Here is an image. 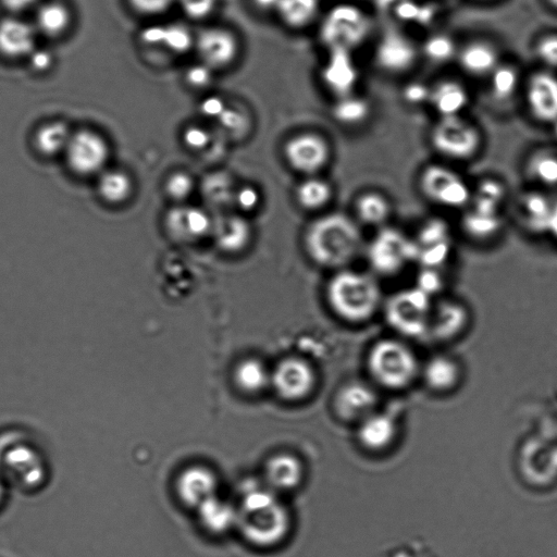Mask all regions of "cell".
I'll return each mask as SVG.
<instances>
[{"instance_id":"f546056e","label":"cell","mask_w":557,"mask_h":557,"mask_svg":"<svg viewBox=\"0 0 557 557\" xmlns=\"http://www.w3.org/2000/svg\"><path fill=\"white\" fill-rule=\"evenodd\" d=\"M320 10V0H280L277 15L289 29L303 30L316 20Z\"/></svg>"},{"instance_id":"4dcf8cb0","label":"cell","mask_w":557,"mask_h":557,"mask_svg":"<svg viewBox=\"0 0 557 557\" xmlns=\"http://www.w3.org/2000/svg\"><path fill=\"white\" fill-rule=\"evenodd\" d=\"M370 115L371 105L368 99L356 93L336 98L331 107L332 118L344 127L361 126Z\"/></svg>"},{"instance_id":"5b68a950","label":"cell","mask_w":557,"mask_h":557,"mask_svg":"<svg viewBox=\"0 0 557 557\" xmlns=\"http://www.w3.org/2000/svg\"><path fill=\"white\" fill-rule=\"evenodd\" d=\"M374 21L367 12L351 3H341L329 9L319 28L321 43L331 51L353 53L369 39Z\"/></svg>"},{"instance_id":"60d3db41","label":"cell","mask_w":557,"mask_h":557,"mask_svg":"<svg viewBox=\"0 0 557 557\" xmlns=\"http://www.w3.org/2000/svg\"><path fill=\"white\" fill-rule=\"evenodd\" d=\"M416 242L420 249L449 242V228L441 219H430L420 228Z\"/></svg>"},{"instance_id":"52a82bcc","label":"cell","mask_w":557,"mask_h":557,"mask_svg":"<svg viewBox=\"0 0 557 557\" xmlns=\"http://www.w3.org/2000/svg\"><path fill=\"white\" fill-rule=\"evenodd\" d=\"M420 247L416 240L393 227H382L367 247V259L376 274L391 277L418 261Z\"/></svg>"},{"instance_id":"ac0fdd59","label":"cell","mask_w":557,"mask_h":557,"mask_svg":"<svg viewBox=\"0 0 557 557\" xmlns=\"http://www.w3.org/2000/svg\"><path fill=\"white\" fill-rule=\"evenodd\" d=\"M217 489L216 475L203 466L185 469L177 482V492L181 502L195 509L215 497Z\"/></svg>"},{"instance_id":"7dc6e473","label":"cell","mask_w":557,"mask_h":557,"mask_svg":"<svg viewBox=\"0 0 557 557\" xmlns=\"http://www.w3.org/2000/svg\"><path fill=\"white\" fill-rule=\"evenodd\" d=\"M415 287L432 297L442 289L443 279L437 269L423 268L417 276Z\"/></svg>"},{"instance_id":"6da1fadb","label":"cell","mask_w":557,"mask_h":557,"mask_svg":"<svg viewBox=\"0 0 557 557\" xmlns=\"http://www.w3.org/2000/svg\"><path fill=\"white\" fill-rule=\"evenodd\" d=\"M304 247L309 258L323 268L348 267L363 249V233L356 220L343 213L315 219L305 231Z\"/></svg>"},{"instance_id":"e0dca14e","label":"cell","mask_w":557,"mask_h":557,"mask_svg":"<svg viewBox=\"0 0 557 557\" xmlns=\"http://www.w3.org/2000/svg\"><path fill=\"white\" fill-rule=\"evenodd\" d=\"M530 113L546 125L557 123V77L540 72L531 78L527 89Z\"/></svg>"},{"instance_id":"603a6c76","label":"cell","mask_w":557,"mask_h":557,"mask_svg":"<svg viewBox=\"0 0 557 557\" xmlns=\"http://www.w3.org/2000/svg\"><path fill=\"white\" fill-rule=\"evenodd\" d=\"M398 435L394 419L386 414L373 413L366 417L358 427V441L371 452L389 449Z\"/></svg>"},{"instance_id":"277c9868","label":"cell","mask_w":557,"mask_h":557,"mask_svg":"<svg viewBox=\"0 0 557 557\" xmlns=\"http://www.w3.org/2000/svg\"><path fill=\"white\" fill-rule=\"evenodd\" d=\"M369 374L383 388L401 390L419 375L417 357L410 346L395 339L376 342L367 357Z\"/></svg>"},{"instance_id":"f5cc1de1","label":"cell","mask_w":557,"mask_h":557,"mask_svg":"<svg viewBox=\"0 0 557 557\" xmlns=\"http://www.w3.org/2000/svg\"><path fill=\"white\" fill-rule=\"evenodd\" d=\"M184 141L193 150H203L209 143V134L200 128H192L184 135Z\"/></svg>"},{"instance_id":"7bdbcfd3","label":"cell","mask_w":557,"mask_h":557,"mask_svg":"<svg viewBox=\"0 0 557 557\" xmlns=\"http://www.w3.org/2000/svg\"><path fill=\"white\" fill-rule=\"evenodd\" d=\"M454 52L453 41L445 35H433L424 45V53L433 63H444L454 55Z\"/></svg>"},{"instance_id":"d590c367","label":"cell","mask_w":557,"mask_h":557,"mask_svg":"<svg viewBox=\"0 0 557 557\" xmlns=\"http://www.w3.org/2000/svg\"><path fill=\"white\" fill-rule=\"evenodd\" d=\"M463 227L465 232L475 239H490L501 228L500 215L473 207L467 210L463 219Z\"/></svg>"},{"instance_id":"ab89813d","label":"cell","mask_w":557,"mask_h":557,"mask_svg":"<svg viewBox=\"0 0 557 557\" xmlns=\"http://www.w3.org/2000/svg\"><path fill=\"white\" fill-rule=\"evenodd\" d=\"M153 42L165 41L172 51L184 52L190 48L192 39L190 33L182 27H169L166 30H154L146 36Z\"/></svg>"},{"instance_id":"83f0119b","label":"cell","mask_w":557,"mask_h":557,"mask_svg":"<svg viewBox=\"0 0 557 557\" xmlns=\"http://www.w3.org/2000/svg\"><path fill=\"white\" fill-rule=\"evenodd\" d=\"M553 205L546 195L528 193L519 202L518 210L524 225L532 232L549 231Z\"/></svg>"},{"instance_id":"5bb4252c","label":"cell","mask_w":557,"mask_h":557,"mask_svg":"<svg viewBox=\"0 0 557 557\" xmlns=\"http://www.w3.org/2000/svg\"><path fill=\"white\" fill-rule=\"evenodd\" d=\"M196 46L205 66L210 69L230 66L237 59L240 51L237 37L230 31L219 28L201 32L197 37Z\"/></svg>"},{"instance_id":"f35d334b","label":"cell","mask_w":557,"mask_h":557,"mask_svg":"<svg viewBox=\"0 0 557 557\" xmlns=\"http://www.w3.org/2000/svg\"><path fill=\"white\" fill-rule=\"evenodd\" d=\"M69 22V11L60 4H47L37 14V27L48 36L63 33Z\"/></svg>"},{"instance_id":"bcb514c9","label":"cell","mask_w":557,"mask_h":557,"mask_svg":"<svg viewBox=\"0 0 557 557\" xmlns=\"http://www.w3.org/2000/svg\"><path fill=\"white\" fill-rule=\"evenodd\" d=\"M262 196L253 185H244L235 191L234 203L244 213H253L261 205Z\"/></svg>"},{"instance_id":"2e32d148","label":"cell","mask_w":557,"mask_h":557,"mask_svg":"<svg viewBox=\"0 0 557 557\" xmlns=\"http://www.w3.org/2000/svg\"><path fill=\"white\" fill-rule=\"evenodd\" d=\"M377 394L364 382H350L342 387L334 399V410L345 422L361 423L375 413Z\"/></svg>"},{"instance_id":"9c48e42d","label":"cell","mask_w":557,"mask_h":557,"mask_svg":"<svg viewBox=\"0 0 557 557\" xmlns=\"http://www.w3.org/2000/svg\"><path fill=\"white\" fill-rule=\"evenodd\" d=\"M419 189L432 204L462 209L472 200V190L455 170L440 164L425 167L419 176Z\"/></svg>"},{"instance_id":"3957f363","label":"cell","mask_w":557,"mask_h":557,"mask_svg":"<svg viewBox=\"0 0 557 557\" xmlns=\"http://www.w3.org/2000/svg\"><path fill=\"white\" fill-rule=\"evenodd\" d=\"M379 282L363 271L337 270L328 281L326 300L329 308L345 323L361 325L373 319L382 307Z\"/></svg>"},{"instance_id":"4fadbf2b","label":"cell","mask_w":557,"mask_h":557,"mask_svg":"<svg viewBox=\"0 0 557 557\" xmlns=\"http://www.w3.org/2000/svg\"><path fill=\"white\" fill-rule=\"evenodd\" d=\"M418 49L406 34L390 30L380 37L376 46V65L383 72L399 76L416 64Z\"/></svg>"},{"instance_id":"7402d4cb","label":"cell","mask_w":557,"mask_h":557,"mask_svg":"<svg viewBox=\"0 0 557 557\" xmlns=\"http://www.w3.org/2000/svg\"><path fill=\"white\" fill-rule=\"evenodd\" d=\"M167 227L173 237L191 240L204 238L212 232L214 220L202 209L180 207L169 213Z\"/></svg>"},{"instance_id":"db71d44e","label":"cell","mask_w":557,"mask_h":557,"mask_svg":"<svg viewBox=\"0 0 557 557\" xmlns=\"http://www.w3.org/2000/svg\"><path fill=\"white\" fill-rule=\"evenodd\" d=\"M224 125L231 129L237 130L246 127V117L238 110L226 109L225 113L220 117Z\"/></svg>"},{"instance_id":"ffe728a7","label":"cell","mask_w":557,"mask_h":557,"mask_svg":"<svg viewBox=\"0 0 557 557\" xmlns=\"http://www.w3.org/2000/svg\"><path fill=\"white\" fill-rule=\"evenodd\" d=\"M215 242L222 252L240 254L253 240L251 222L240 215H224L214 221Z\"/></svg>"},{"instance_id":"1f68e13d","label":"cell","mask_w":557,"mask_h":557,"mask_svg":"<svg viewBox=\"0 0 557 557\" xmlns=\"http://www.w3.org/2000/svg\"><path fill=\"white\" fill-rule=\"evenodd\" d=\"M357 219L370 227L385 226L392 213L388 198L375 191L365 192L357 198L355 203Z\"/></svg>"},{"instance_id":"6f0895ef","label":"cell","mask_w":557,"mask_h":557,"mask_svg":"<svg viewBox=\"0 0 557 557\" xmlns=\"http://www.w3.org/2000/svg\"><path fill=\"white\" fill-rule=\"evenodd\" d=\"M31 55V63L36 70L44 71L51 67L52 56L49 55V53L41 51L36 53L33 52Z\"/></svg>"},{"instance_id":"6125c7cd","label":"cell","mask_w":557,"mask_h":557,"mask_svg":"<svg viewBox=\"0 0 557 557\" xmlns=\"http://www.w3.org/2000/svg\"><path fill=\"white\" fill-rule=\"evenodd\" d=\"M4 498H5L4 482L2 480H0V504L3 503Z\"/></svg>"},{"instance_id":"cb8c5ba5","label":"cell","mask_w":557,"mask_h":557,"mask_svg":"<svg viewBox=\"0 0 557 557\" xmlns=\"http://www.w3.org/2000/svg\"><path fill=\"white\" fill-rule=\"evenodd\" d=\"M35 33L28 23L18 19L0 22V53L18 58L34 52Z\"/></svg>"},{"instance_id":"30bf717a","label":"cell","mask_w":557,"mask_h":557,"mask_svg":"<svg viewBox=\"0 0 557 557\" xmlns=\"http://www.w3.org/2000/svg\"><path fill=\"white\" fill-rule=\"evenodd\" d=\"M283 156L292 170L314 177L329 165L331 147L323 135L302 132L291 136L284 144Z\"/></svg>"},{"instance_id":"f907efd6","label":"cell","mask_w":557,"mask_h":557,"mask_svg":"<svg viewBox=\"0 0 557 557\" xmlns=\"http://www.w3.org/2000/svg\"><path fill=\"white\" fill-rule=\"evenodd\" d=\"M538 55L544 64L557 68V35L543 37L538 45Z\"/></svg>"},{"instance_id":"4316f807","label":"cell","mask_w":557,"mask_h":557,"mask_svg":"<svg viewBox=\"0 0 557 557\" xmlns=\"http://www.w3.org/2000/svg\"><path fill=\"white\" fill-rule=\"evenodd\" d=\"M235 386L246 395L263 393L271 385V371L257 358H246L235 367Z\"/></svg>"},{"instance_id":"91938a15","label":"cell","mask_w":557,"mask_h":557,"mask_svg":"<svg viewBox=\"0 0 557 557\" xmlns=\"http://www.w3.org/2000/svg\"><path fill=\"white\" fill-rule=\"evenodd\" d=\"M254 6L261 11H276L280 0H252Z\"/></svg>"},{"instance_id":"9a60e30c","label":"cell","mask_w":557,"mask_h":557,"mask_svg":"<svg viewBox=\"0 0 557 557\" xmlns=\"http://www.w3.org/2000/svg\"><path fill=\"white\" fill-rule=\"evenodd\" d=\"M321 79L334 98L355 94L358 81H360V72L355 64L353 53L329 52L326 64L321 71Z\"/></svg>"},{"instance_id":"b9f144b4","label":"cell","mask_w":557,"mask_h":557,"mask_svg":"<svg viewBox=\"0 0 557 557\" xmlns=\"http://www.w3.org/2000/svg\"><path fill=\"white\" fill-rule=\"evenodd\" d=\"M206 185V195L213 204L225 206L234 203L235 191L232 189L229 178L216 175L210 178Z\"/></svg>"},{"instance_id":"be15d7a7","label":"cell","mask_w":557,"mask_h":557,"mask_svg":"<svg viewBox=\"0 0 557 557\" xmlns=\"http://www.w3.org/2000/svg\"><path fill=\"white\" fill-rule=\"evenodd\" d=\"M549 2L557 8V0H549Z\"/></svg>"},{"instance_id":"d6986e66","label":"cell","mask_w":557,"mask_h":557,"mask_svg":"<svg viewBox=\"0 0 557 557\" xmlns=\"http://www.w3.org/2000/svg\"><path fill=\"white\" fill-rule=\"evenodd\" d=\"M468 321L469 314L463 304L445 300L432 308L428 334L440 341L452 340L461 336Z\"/></svg>"},{"instance_id":"816d5d0a","label":"cell","mask_w":557,"mask_h":557,"mask_svg":"<svg viewBox=\"0 0 557 557\" xmlns=\"http://www.w3.org/2000/svg\"><path fill=\"white\" fill-rule=\"evenodd\" d=\"M132 6L146 15L162 14L172 4L173 0H130Z\"/></svg>"},{"instance_id":"e575fe53","label":"cell","mask_w":557,"mask_h":557,"mask_svg":"<svg viewBox=\"0 0 557 557\" xmlns=\"http://www.w3.org/2000/svg\"><path fill=\"white\" fill-rule=\"evenodd\" d=\"M69 128L63 122H52L42 127L35 135L37 151L44 156L53 157L65 153L71 139Z\"/></svg>"},{"instance_id":"8d00e7d4","label":"cell","mask_w":557,"mask_h":557,"mask_svg":"<svg viewBox=\"0 0 557 557\" xmlns=\"http://www.w3.org/2000/svg\"><path fill=\"white\" fill-rule=\"evenodd\" d=\"M529 177L542 187H557V154L550 150H539L527 162Z\"/></svg>"},{"instance_id":"f1b7e54d","label":"cell","mask_w":557,"mask_h":557,"mask_svg":"<svg viewBox=\"0 0 557 557\" xmlns=\"http://www.w3.org/2000/svg\"><path fill=\"white\" fill-rule=\"evenodd\" d=\"M440 118L461 116L468 104V95L462 85L456 82H442L431 90L430 99Z\"/></svg>"},{"instance_id":"8fae6325","label":"cell","mask_w":557,"mask_h":557,"mask_svg":"<svg viewBox=\"0 0 557 557\" xmlns=\"http://www.w3.org/2000/svg\"><path fill=\"white\" fill-rule=\"evenodd\" d=\"M316 374L311 365L300 357L283 358L271 371V385L279 398L301 402L315 389Z\"/></svg>"},{"instance_id":"484cf974","label":"cell","mask_w":557,"mask_h":557,"mask_svg":"<svg viewBox=\"0 0 557 557\" xmlns=\"http://www.w3.org/2000/svg\"><path fill=\"white\" fill-rule=\"evenodd\" d=\"M196 510L202 525L210 534L224 535L232 528H237V507L221 500L217 495L207 500Z\"/></svg>"},{"instance_id":"11a10c76","label":"cell","mask_w":557,"mask_h":557,"mask_svg":"<svg viewBox=\"0 0 557 557\" xmlns=\"http://www.w3.org/2000/svg\"><path fill=\"white\" fill-rule=\"evenodd\" d=\"M209 70L210 68L207 66L191 70L189 74L190 81L196 86L207 85L210 82V77H212V72Z\"/></svg>"},{"instance_id":"836d02e7","label":"cell","mask_w":557,"mask_h":557,"mask_svg":"<svg viewBox=\"0 0 557 557\" xmlns=\"http://www.w3.org/2000/svg\"><path fill=\"white\" fill-rule=\"evenodd\" d=\"M333 189L325 179L317 176L307 177L295 191L297 204L308 212L324 209L332 200Z\"/></svg>"},{"instance_id":"7c38bea8","label":"cell","mask_w":557,"mask_h":557,"mask_svg":"<svg viewBox=\"0 0 557 557\" xmlns=\"http://www.w3.org/2000/svg\"><path fill=\"white\" fill-rule=\"evenodd\" d=\"M65 154L73 172L89 177L104 169L109 157V147L103 136L90 130H82L71 135Z\"/></svg>"},{"instance_id":"ee69618b","label":"cell","mask_w":557,"mask_h":557,"mask_svg":"<svg viewBox=\"0 0 557 557\" xmlns=\"http://www.w3.org/2000/svg\"><path fill=\"white\" fill-rule=\"evenodd\" d=\"M492 74V88L495 96L503 99L512 96L517 89L518 83L515 70L509 67H498Z\"/></svg>"},{"instance_id":"44dd1931","label":"cell","mask_w":557,"mask_h":557,"mask_svg":"<svg viewBox=\"0 0 557 557\" xmlns=\"http://www.w3.org/2000/svg\"><path fill=\"white\" fill-rule=\"evenodd\" d=\"M303 478L304 466L293 454H276L265 465L266 486L272 491L295 490L301 486Z\"/></svg>"},{"instance_id":"ba28073f","label":"cell","mask_w":557,"mask_h":557,"mask_svg":"<svg viewBox=\"0 0 557 557\" xmlns=\"http://www.w3.org/2000/svg\"><path fill=\"white\" fill-rule=\"evenodd\" d=\"M431 145L443 158L453 162H470L481 152V132L461 116L444 117L433 126Z\"/></svg>"},{"instance_id":"9f6ffc18","label":"cell","mask_w":557,"mask_h":557,"mask_svg":"<svg viewBox=\"0 0 557 557\" xmlns=\"http://www.w3.org/2000/svg\"><path fill=\"white\" fill-rule=\"evenodd\" d=\"M226 105L219 98L209 99L204 104V113L209 117H221L225 113Z\"/></svg>"},{"instance_id":"c3c4849f","label":"cell","mask_w":557,"mask_h":557,"mask_svg":"<svg viewBox=\"0 0 557 557\" xmlns=\"http://www.w3.org/2000/svg\"><path fill=\"white\" fill-rule=\"evenodd\" d=\"M217 0H181L182 8L189 17L201 20L214 11Z\"/></svg>"},{"instance_id":"681fc988","label":"cell","mask_w":557,"mask_h":557,"mask_svg":"<svg viewBox=\"0 0 557 557\" xmlns=\"http://www.w3.org/2000/svg\"><path fill=\"white\" fill-rule=\"evenodd\" d=\"M431 90L423 83L413 82L403 89V98L407 104L420 105L430 99Z\"/></svg>"},{"instance_id":"d6a6232c","label":"cell","mask_w":557,"mask_h":557,"mask_svg":"<svg viewBox=\"0 0 557 557\" xmlns=\"http://www.w3.org/2000/svg\"><path fill=\"white\" fill-rule=\"evenodd\" d=\"M460 60L466 72L474 76H485L498 68L499 56L490 44L477 42L463 49Z\"/></svg>"},{"instance_id":"8992f818","label":"cell","mask_w":557,"mask_h":557,"mask_svg":"<svg viewBox=\"0 0 557 557\" xmlns=\"http://www.w3.org/2000/svg\"><path fill=\"white\" fill-rule=\"evenodd\" d=\"M387 324L406 338L418 339L429 333L431 296L418 288L392 294L382 305Z\"/></svg>"},{"instance_id":"74e56055","label":"cell","mask_w":557,"mask_h":557,"mask_svg":"<svg viewBox=\"0 0 557 557\" xmlns=\"http://www.w3.org/2000/svg\"><path fill=\"white\" fill-rule=\"evenodd\" d=\"M99 193L111 204H121L128 200L132 192L130 178L121 171H108L99 179Z\"/></svg>"},{"instance_id":"94428289","label":"cell","mask_w":557,"mask_h":557,"mask_svg":"<svg viewBox=\"0 0 557 557\" xmlns=\"http://www.w3.org/2000/svg\"><path fill=\"white\" fill-rule=\"evenodd\" d=\"M549 232H551L554 237L557 239V203L553 205V212L550 221Z\"/></svg>"},{"instance_id":"f6af8a7d","label":"cell","mask_w":557,"mask_h":557,"mask_svg":"<svg viewBox=\"0 0 557 557\" xmlns=\"http://www.w3.org/2000/svg\"><path fill=\"white\" fill-rule=\"evenodd\" d=\"M166 188L173 200L183 201L192 193L194 183L187 173L178 172L169 178Z\"/></svg>"},{"instance_id":"680465c9","label":"cell","mask_w":557,"mask_h":557,"mask_svg":"<svg viewBox=\"0 0 557 557\" xmlns=\"http://www.w3.org/2000/svg\"><path fill=\"white\" fill-rule=\"evenodd\" d=\"M36 0H2V3L9 9L20 11L32 6Z\"/></svg>"},{"instance_id":"d4e9b609","label":"cell","mask_w":557,"mask_h":557,"mask_svg":"<svg viewBox=\"0 0 557 557\" xmlns=\"http://www.w3.org/2000/svg\"><path fill=\"white\" fill-rule=\"evenodd\" d=\"M427 387L436 393H448L460 385L462 371L459 363L450 356L437 355L430 358L423 368Z\"/></svg>"},{"instance_id":"7a4b0ae2","label":"cell","mask_w":557,"mask_h":557,"mask_svg":"<svg viewBox=\"0 0 557 557\" xmlns=\"http://www.w3.org/2000/svg\"><path fill=\"white\" fill-rule=\"evenodd\" d=\"M237 509V528L251 546L271 549L288 537L290 512L267 486L246 490Z\"/></svg>"}]
</instances>
